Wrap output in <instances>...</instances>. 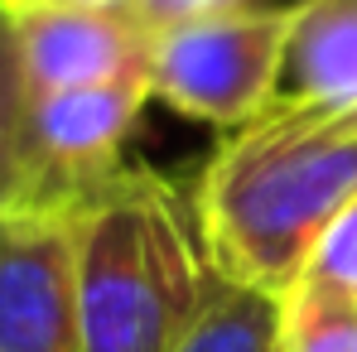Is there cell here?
Instances as JSON below:
<instances>
[{"mask_svg":"<svg viewBox=\"0 0 357 352\" xmlns=\"http://www.w3.org/2000/svg\"><path fill=\"white\" fill-rule=\"evenodd\" d=\"M353 193L357 107L275 97L256 121L222 135L188 203L208 266L280 299L304 280Z\"/></svg>","mask_w":357,"mask_h":352,"instance_id":"obj_1","label":"cell"},{"mask_svg":"<svg viewBox=\"0 0 357 352\" xmlns=\"http://www.w3.org/2000/svg\"><path fill=\"white\" fill-rule=\"evenodd\" d=\"M82 352H174L213 290L193 203L145 164H121L77 208Z\"/></svg>","mask_w":357,"mask_h":352,"instance_id":"obj_2","label":"cell"},{"mask_svg":"<svg viewBox=\"0 0 357 352\" xmlns=\"http://www.w3.org/2000/svg\"><path fill=\"white\" fill-rule=\"evenodd\" d=\"M295 5H232L169 29L150 44V92L183 121L237 130L280 97Z\"/></svg>","mask_w":357,"mask_h":352,"instance_id":"obj_3","label":"cell"},{"mask_svg":"<svg viewBox=\"0 0 357 352\" xmlns=\"http://www.w3.org/2000/svg\"><path fill=\"white\" fill-rule=\"evenodd\" d=\"M150 97H155L150 72L29 92V112H24L29 203L77 208L97 183H107L121 169V150Z\"/></svg>","mask_w":357,"mask_h":352,"instance_id":"obj_4","label":"cell"},{"mask_svg":"<svg viewBox=\"0 0 357 352\" xmlns=\"http://www.w3.org/2000/svg\"><path fill=\"white\" fill-rule=\"evenodd\" d=\"M0 352H82L73 208H0Z\"/></svg>","mask_w":357,"mask_h":352,"instance_id":"obj_5","label":"cell"},{"mask_svg":"<svg viewBox=\"0 0 357 352\" xmlns=\"http://www.w3.org/2000/svg\"><path fill=\"white\" fill-rule=\"evenodd\" d=\"M10 20L29 92L150 72L155 34L135 20V10H29Z\"/></svg>","mask_w":357,"mask_h":352,"instance_id":"obj_6","label":"cell"},{"mask_svg":"<svg viewBox=\"0 0 357 352\" xmlns=\"http://www.w3.org/2000/svg\"><path fill=\"white\" fill-rule=\"evenodd\" d=\"M280 102L357 107V0H295Z\"/></svg>","mask_w":357,"mask_h":352,"instance_id":"obj_7","label":"cell"},{"mask_svg":"<svg viewBox=\"0 0 357 352\" xmlns=\"http://www.w3.org/2000/svg\"><path fill=\"white\" fill-rule=\"evenodd\" d=\"M174 352H280V299L213 275V290Z\"/></svg>","mask_w":357,"mask_h":352,"instance_id":"obj_8","label":"cell"},{"mask_svg":"<svg viewBox=\"0 0 357 352\" xmlns=\"http://www.w3.org/2000/svg\"><path fill=\"white\" fill-rule=\"evenodd\" d=\"M280 352H357V294L304 270L280 294Z\"/></svg>","mask_w":357,"mask_h":352,"instance_id":"obj_9","label":"cell"},{"mask_svg":"<svg viewBox=\"0 0 357 352\" xmlns=\"http://www.w3.org/2000/svg\"><path fill=\"white\" fill-rule=\"evenodd\" d=\"M24 112H29V87H24L20 39H15V20L0 10V208L5 203H29Z\"/></svg>","mask_w":357,"mask_h":352,"instance_id":"obj_10","label":"cell"},{"mask_svg":"<svg viewBox=\"0 0 357 352\" xmlns=\"http://www.w3.org/2000/svg\"><path fill=\"white\" fill-rule=\"evenodd\" d=\"M309 270L357 294V193H353V203L338 213V222L328 227V236H324V246H319Z\"/></svg>","mask_w":357,"mask_h":352,"instance_id":"obj_11","label":"cell"},{"mask_svg":"<svg viewBox=\"0 0 357 352\" xmlns=\"http://www.w3.org/2000/svg\"><path fill=\"white\" fill-rule=\"evenodd\" d=\"M232 5H246V0H135L130 10H135V20L155 34V29H169V24L213 15V10H232Z\"/></svg>","mask_w":357,"mask_h":352,"instance_id":"obj_12","label":"cell"},{"mask_svg":"<svg viewBox=\"0 0 357 352\" xmlns=\"http://www.w3.org/2000/svg\"><path fill=\"white\" fill-rule=\"evenodd\" d=\"M135 0H0L5 15H29V10H130Z\"/></svg>","mask_w":357,"mask_h":352,"instance_id":"obj_13","label":"cell"}]
</instances>
